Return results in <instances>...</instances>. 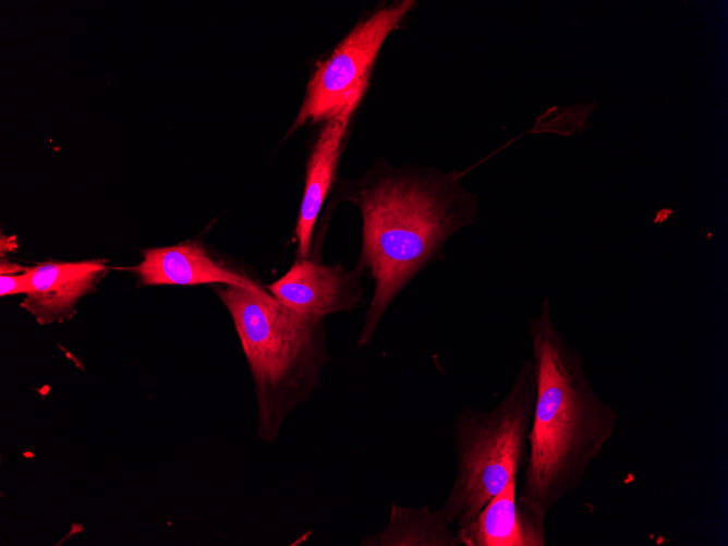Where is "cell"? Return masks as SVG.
Returning a JSON list of instances; mask_svg holds the SVG:
<instances>
[{"instance_id": "cell-9", "label": "cell", "mask_w": 728, "mask_h": 546, "mask_svg": "<svg viewBox=\"0 0 728 546\" xmlns=\"http://www.w3.org/2000/svg\"><path fill=\"white\" fill-rule=\"evenodd\" d=\"M350 118L325 121L308 158L302 203L295 226L298 257H311L312 236L318 214L336 177L341 145Z\"/></svg>"}, {"instance_id": "cell-14", "label": "cell", "mask_w": 728, "mask_h": 546, "mask_svg": "<svg viewBox=\"0 0 728 546\" xmlns=\"http://www.w3.org/2000/svg\"><path fill=\"white\" fill-rule=\"evenodd\" d=\"M28 268H23L19 266L15 263H11L8 259H4L1 257V266H0V274L1 275H11V274H19V272H24Z\"/></svg>"}, {"instance_id": "cell-2", "label": "cell", "mask_w": 728, "mask_h": 546, "mask_svg": "<svg viewBox=\"0 0 728 546\" xmlns=\"http://www.w3.org/2000/svg\"><path fill=\"white\" fill-rule=\"evenodd\" d=\"M535 404L517 507L546 543L548 513L582 484L616 432L618 411L594 391L582 353L556 326L550 300L530 319Z\"/></svg>"}, {"instance_id": "cell-15", "label": "cell", "mask_w": 728, "mask_h": 546, "mask_svg": "<svg viewBox=\"0 0 728 546\" xmlns=\"http://www.w3.org/2000/svg\"><path fill=\"white\" fill-rule=\"evenodd\" d=\"M1 239H3L7 244H1V255L3 254L4 251H12L16 248V239L15 236H10V238H4L1 235Z\"/></svg>"}, {"instance_id": "cell-8", "label": "cell", "mask_w": 728, "mask_h": 546, "mask_svg": "<svg viewBox=\"0 0 728 546\" xmlns=\"http://www.w3.org/2000/svg\"><path fill=\"white\" fill-rule=\"evenodd\" d=\"M146 286L230 284L248 289L263 286L252 277L213 258L201 241L143 252V262L131 268Z\"/></svg>"}, {"instance_id": "cell-4", "label": "cell", "mask_w": 728, "mask_h": 546, "mask_svg": "<svg viewBox=\"0 0 728 546\" xmlns=\"http://www.w3.org/2000/svg\"><path fill=\"white\" fill-rule=\"evenodd\" d=\"M535 404V367L524 360L505 397L492 409L465 408L454 421L457 471L445 503V521L456 529L472 522L513 477L527 452Z\"/></svg>"}, {"instance_id": "cell-5", "label": "cell", "mask_w": 728, "mask_h": 546, "mask_svg": "<svg viewBox=\"0 0 728 546\" xmlns=\"http://www.w3.org/2000/svg\"><path fill=\"white\" fill-rule=\"evenodd\" d=\"M414 4L415 1L403 0L375 11L360 21L331 53L317 63L295 128L308 120L351 118L366 90L383 44Z\"/></svg>"}, {"instance_id": "cell-3", "label": "cell", "mask_w": 728, "mask_h": 546, "mask_svg": "<svg viewBox=\"0 0 728 546\" xmlns=\"http://www.w3.org/2000/svg\"><path fill=\"white\" fill-rule=\"evenodd\" d=\"M245 354L257 403V436L274 444L292 411L321 386L330 362L325 323L300 318L265 287L218 284Z\"/></svg>"}, {"instance_id": "cell-1", "label": "cell", "mask_w": 728, "mask_h": 546, "mask_svg": "<svg viewBox=\"0 0 728 546\" xmlns=\"http://www.w3.org/2000/svg\"><path fill=\"white\" fill-rule=\"evenodd\" d=\"M461 177V172L433 167L399 169L380 163L345 183L342 197L356 205L362 216L357 264L374 281L357 347L369 344L404 288L444 259L447 242L475 223L480 199Z\"/></svg>"}, {"instance_id": "cell-6", "label": "cell", "mask_w": 728, "mask_h": 546, "mask_svg": "<svg viewBox=\"0 0 728 546\" xmlns=\"http://www.w3.org/2000/svg\"><path fill=\"white\" fill-rule=\"evenodd\" d=\"M363 274L357 263L345 268L311 256L296 258L283 276L265 288L300 318L317 323L333 314L351 312L363 303Z\"/></svg>"}, {"instance_id": "cell-7", "label": "cell", "mask_w": 728, "mask_h": 546, "mask_svg": "<svg viewBox=\"0 0 728 546\" xmlns=\"http://www.w3.org/2000/svg\"><path fill=\"white\" fill-rule=\"evenodd\" d=\"M107 270L104 259L40 263L28 269L21 306L40 325L71 319L81 298L95 290Z\"/></svg>"}, {"instance_id": "cell-12", "label": "cell", "mask_w": 728, "mask_h": 546, "mask_svg": "<svg viewBox=\"0 0 728 546\" xmlns=\"http://www.w3.org/2000/svg\"><path fill=\"white\" fill-rule=\"evenodd\" d=\"M598 108L595 101L590 104L577 102L573 106L551 107L545 113L537 117L531 133H551L569 136L581 133L592 124L589 120L594 110Z\"/></svg>"}, {"instance_id": "cell-13", "label": "cell", "mask_w": 728, "mask_h": 546, "mask_svg": "<svg viewBox=\"0 0 728 546\" xmlns=\"http://www.w3.org/2000/svg\"><path fill=\"white\" fill-rule=\"evenodd\" d=\"M28 269L17 275L16 274L0 275L1 296L26 293L28 290V280H29Z\"/></svg>"}, {"instance_id": "cell-11", "label": "cell", "mask_w": 728, "mask_h": 546, "mask_svg": "<svg viewBox=\"0 0 728 546\" xmlns=\"http://www.w3.org/2000/svg\"><path fill=\"white\" fill-rule=\"evenodd\" d=\"M362 546H462L457 529L429 506L392 503L387 525L362 538Z\"/></svg>"}, {"instance_id": "cell-10", "label": "cell", "mask_w": 728, "mask_h": 546, "mask_svg": "<svg viewBox=\"0 0 728 546\" xmlns=\"http://www.w3.org/2000/svg\"><path fill=\"white\" fill-rule=\"evenodd\" d=\"M518 476H513L466 526L457 533L462 546H545L524 524L517 507Z\"/></svg>"}]
</instances>
